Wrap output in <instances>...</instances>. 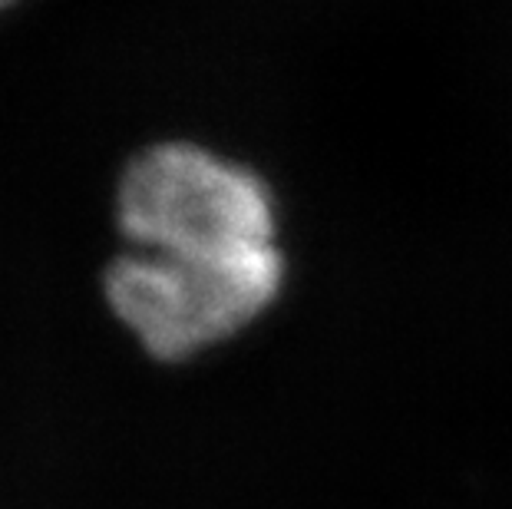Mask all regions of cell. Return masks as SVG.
I'll list each match as a JSON object with an SVG mask.
<instances>
[{"label":"cell","instance_id":"obj_1","mask_svg":"<svg viewBox=\"0 0 512 509\" xmlns=\"http://www.w3.org/2000/svg\"><path fill=\"white\" fill-rule=\"evenodd\" d=\"M116 225L139 252L238 255L275 245L268 189L192 143H159L126 162Z\"/></svg>","mask_w":512,"mask_h":509},{"label":"cell","instance_id":"obj_2","mask_svg":"<svg viewBox=\"0 0 512 509\" xmlns=\"http://www.w3.org/2000/svg\"><path fill=\"white\" fill-rule=\"evenodd\" d=\"M281 285L278 248L238 255L123 252L103 272L113 314L159 361H185L255 321Z\"/></svg>","mask_w":512,"mask_h":509},{"label":"cell","instance_id":"obj_3","mask_svg":"<svg viewBox=\"0 0 512 509\" xmlns=\"http://www.w3.org/2000/svg\"><path fill=\"white\" fill-rule=\"evenodd\" d=\"M7 4H14V0H0V7H7Z\"/></svg>","mask_w":512,"mask_h":509}]
</instances>
